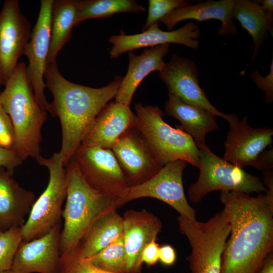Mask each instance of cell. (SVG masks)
I'll return each instance as SVG.
<instances>
[{"instance_id": "9", "label": "cell", "mask_w": 273, "mask_h": 273, "mask_svg": "<svg viewBox=\"0 0 273 273\" xmlns=\"http://www.w3.org/2000/svg\"><path fill=\"white\" fill-rule=\"evenodd\" d=\"M186 162L177 160L169 163L152 177L139 185L129 187L118 199V207L142 198H153L167 204L179 216L196 219V212L189 204L184 192L183 174Z\"/></svg>"}, {"instance_id": "14", "label": "cell", "mask_w": 273, "mask_h": 273, "mask_svg": "<svg viewBox=\"0 0 273 273\" xmlns=\"http://www.w3.org/2000/svg\"><path fill=\"white\" fill-rule=\"evenodd\" d=\"M111 150L129 187L147 180L163 167L135 125L125 131Z\"/></svg>"}, {"instance_id": "15", "label": "cell", "mask_w": 273, "mask_h": 273, "mask_svg": "<svg viewBox=\"0 0 273 273\" xmlns=\"http://www.w3.org/2000/svg\"><path fill=\"white\" fill-rule=\"evenodd\" d=\"M200 35L199 25L192 21L171 31H163L159 28L158 23H155L140 33L126 34L121 31L119 34L112 35L108 40L112 44L109 55L111 59H116L123 53L135 49L170 43L197 49Z\"/></svg>"}, {"instance_id": "26", "label": "cell", "mask_w": 273, "mask_h": 273, "mask_svg": "<svg viewBox=\"0 0 273 273\" xmlns=\"http://www.w3.org/2000/svg\"><path fill=\"white\" fill-rule=\"evenodd\" d=\"M79 1H54L51 15V39L47 64L56 61L59 53L71 37L75 26Z\"/></svg>"}, {"instance_id": "5", "label": "cell", "mask_w": 273, "mask_h": 273, "mask_svg": "<svg viewBox=\"0 0 273 273\" xmlns=\"http://www.w3.org/2000/svg\"><path fill=\"white\" fill-rule=\"evenodd\" d=\"M134 110L135 126L162 166L183 160L198 168L200 150L190 134L179 125L174 128L165 122L158 107L138 103Z\"/></svg>"}, {"instance_id": "12", "label": "cell", "mask_w": 273, "mask_h": 273, "mask_svg": "<svg viewBox=\"0 0 273 273\" xmlns=\"http://www.w3.org/2000/svg\"><path fill=\"white\" fill-rule=\"evenodd\" d=\"M31 24L17 0H6L0 12V77L5 85L24 55L31 34Z\"/></svg>"}, {"instance_id": "8", "label": "cell", "mask_w": 273, "mask_h": 273, "mask_svg": "<svg viewBox=\"0 0 273 273\" xmlns=\"http://www.w3.org/2000/svg\"><path fill=\"white\" fill-rule=\"evenodd\" d=\"M36 161L48 168L49 179L47 187L36 199L22 226L24 242L41 237L61 224L62 207L66 197V169L60 153H55L50 158L41 156Z\"/></svg>"}, {"instance_id": "18", "label": "cell", "mask_w": 273, "mask_h": 273, "mask_svg": "<svg viewBox=\"0 0 273 273\" xmlns=\"http://www.w3.org/2000/svg\"><path fill=\"white\" fill-rule=\"evenodd\" d=\"M123 217L126 273H141L142 251L161 231L159 219L145 209L128 210Z\"/></svg>"}, {"instance_id": "6", "label": "cell", "mask_w": 273, "mask_h": 273, "mask_svg": "<svg viewBox=\"0 0 273 273\" xmlns=\"http://www.w3.org/2000/svg\"><path fill=\"white\" fill-rule=\"evenodd\" d=\"M179 231L191 247L187 256L191 273H220L221 257L231 232V222L223 209L205 222L177 218Z\"/></svg>"}, {"instance_id": "29", "label": "cell", "mask_w": 273, "mask_h": 273, "mask_svg": "<svg viewBox=\"0 0 273 273\" xmlns=\"http://www.w3.org/2000/svg\"><path fill=\"white\" fill-rule=\"evenodd\" d=\"M22 242V227L0 231V273L11 269L16 253Z\"/></svg>"}, {"instance_id": "19", "label": "cell", "mask_w": 273, "mask_h": 273, "mask_svg": "<svg viewBox=\"0 0 273 273\" xmlns=\"http://www.w3.org/2000/svg\"><path fill=\"white\" fill-rule=\"evenodd\" d=\"M134 125L135 114L130 106L115 101L108 103L87 129L80 145L111 149Z\"/></svg>"}, {"instance_id": "40", "label": "cell", "mask_w": 273, "mask_h": 273, "mask_svg": "<svg viewBox=\"0 0 273 273\" xmlns=\"http://www.w3.org/2000/svg\"><path fill=\"white\" fill-rule=\"evenodd\" d=\"M257 2L264 11L273 14L272 0H261Z\"/></svg>"}, {"instance_id": "1", "label": "cell", "mask_w": 273, "mask_h": 273, "mask_svg": "<svg viewBox=\"0 0 273 273\" xmlns=\"http://www.w3.org/2000/svg\"><path fill=\"white\" fill-rule=\"evenodd\" d=\"M220 199L231 226L220 273H257L273 252V202L240 192H221Z\"/></svg>"}, {"instance_id": "7", "label": "cell", "mask_w": 273, "mask_h": 273, "mask_svg": "<svg viewBox=\"0 0 273 273\" xmlns=\"http://www.w3.org/2000/svg\"><path fill=\"white\" fill-rule=\"evenodd\" d=\"M199 149V175L188 190V198L191 202L199 203L208 194L215 191L240 192L248 194L267 192L262 179L219 157L206 145Z\"/></svg>"}, {"instance_id": "27", "label": "cell", "mask_w": 273, "mask_h": 273, "mask_svg": "<svg viewBox=\"0 0 273 273\" xmlns=\"http://www.w3.org/2000/svg\"><path fill=\"white\" fill-rule=\"evenodd\" d=\"M146 9L133 0L79 1L75 26L89 19L108 17L117 13H138Z\"/></svg>"}, {"instance_id": "20", "label": "cell", "mask_w": 273, "mask_h": 273, "mask_svg": "<svg viewBox=\"0 0 273 273\" xmlns=\"http://www.w3.org/2000/svg\"><path fill=\"white\" fill-rule=\"evenodd\" d=\"M36 201L34 193L21 187L0 167V231L22 227Z\"/></svg>"}, {"instance_id": "28", "label": "cell", "mask_w": 273, "mask_h": 273, "mask_svg": "<svg viewBox=\"0 0 273 273\" xmlns=\"http://www.w3.org/2000/svg\"><path fill=\"white\" fill-rule=\"evenodd\" d=\"M84 259L107 271L126 273V253L123 235L96 255Z\"/></svg>"}, {"instance_id": "4", "label": "cell", "mask_w": 273, "mask_h": 273, "mask_svg": "<svg viewBox=\"0 0 273 273\" xmlns=\"http://www.w3.org/2000/svg\"><path fill=\"white\" fill-rule=\"evenodd\" d=\"M0 103L13 125L15 151L23 161L29 157L36 161L41 157V130L47 113L36 101L24 62L18 63L5 84Z\"/></svg>"}, {"instance_id": "38", "label": "cell", "mask_w": 273, "mask_h": 273, "mask_svg": "<svg viewBox=\"0 0 273 273\" xmlns=\"http://www.w3.org/2000/svg\"><path fill=\"white\" fill-rule=\"evenodd\" d=\"M263 178V183L267 188L265 195L268 200L273 202V173L272 170H267L262 172Z\"/></svg>"}, {"instance_id": "37", "label": "cell", "mask_w": 273, "mask_h": 273, "mask_svg": "<svg viewBox=\"0 0 273 273\" xmlns=\"http://www.w3.org/2000/svg\"><path fill=\"white\" fill-rule=\"evenodd\" d=\"M176 259V254L174 249L170 245H164L159 248V260L163 265H173Z\"/></svg>"}, {"instance_id": "42", "label": "cell", "mask_w": 273, "mask_h": 273, "mask_svg": "<svg viewBox=\"0 0 273 273\" xmlns=\"http://www.w3.org/2000/svg\"><path fill=\"white\" fill-rule=\"evenodd\" d=\"M2 85V81H1V77H0V86Z\"/></svg>"}, {"instance_id": "16", "label": "cell", "mask_w": 273, "mask_h": 273, "mask_svg": "<svg viewBox=\"0 0 273 273\" xmlns=\"http://www.w3.org/2000/svg\"><path fill=\"white\" fill-rule=\"evenodd\" d=\"M230 125L223 158L241 168L253 166L260 154L272 144L273 129L251 127L246 116Z\"/></svg>"}, {"instance_id": "24", "label": "cell", "mask_w": 273, "mask_h": 273, "mask_svg": "<svg viewBox=\"0 0 273 273\" xmlns=\"http://www.w3.org/2000/svg\"><path fill=\"white\" fill-rule=\"evenodd\" d=\"M123 235V217L116 209L100 217L92 225L74 253L81 259L96 255Z\"/></svg>"}, {"instance_id": "21", "label": "cell", "mask_w": 273, "mask_h": 273, "mask_svg": "<svg viewBox=\"0 0 273 273\" xmlns=\"http://www.w3.org/2000/svg\"><path fill=\"white\" fill-rule=\"evenodd\" d=\"M235 0H209L196 5L175 9L159 21L171 31L179 22L187 20L202 22L216 19L221 23L218 34H237V29L233 21V9Z\"/></svg>"}, {"instance_id": "17", "label": "cell", "mask_w": 273, "mask_h": 273, "mask_svg": "<svg viewBox=\"0 0 273 273\" xmlns=\"http://www.w3.org/2000/svg\"><path fill=\"white\" fill-rule=\"evenodd\" d=\"M61 224L38 238L20 244L10 270L13 273H58Z\"/></svg>"}, {"instance_id": "34", "label": "cell", "mask_w": 273, "mask_h": 273, "mask_svg": "<svg viewBox=\"0 0 273 273\" xmlns=\"http://www.w3.org/2000/svg\"><path fill=\"white\" fill-rule=\"evenodd\" d=\"M23 161L15 150L0 147V167L5 168L11 175Z\"/></svg>"}, {"instance_id": "13", "label": "cell", "mask_w": 273, "mask_h": 273, "mask_svg": "<svg viewBox=\"0 0 273 273\" xmlns=\"http://www.w3.org/2000/svg\"><path fill=\"white\" fill-rule=\"evenodd\" d=\"M159 72V77L168 93L185 102L201 107L214 116L223 118L229 124L238 119L235 114L223 113L210 103L200 85L197 66L191 60L173 55Z\"/></svg>"}, {"instance_id": "25", "label": "cell", "mask_w": 273, "mask_h": 273, "mask_svg": "<svg viewBox=\"0 0 273 273\" xmlns=\"http://www.w3.org/2000/svg\"><path fill=\"white\" fill-rule=\"evenodd\" d=\"M233 16L253 39L254 46L252 61L254 62L267 32L272 31L273 14L264 11L257 1L235 0Z\"/></svg>"}, {"instance_id": "32", "label": "cell", "mask_w": 273, "mask_h": 273, "mask_svg": "<svg viewBox=\"0 0 273 273\" xmlns=\"http://www.w3.org/2000/svg\"><path fill=\"white\" fill-rule=\"evenodd\" d=\"M15 137L11 118L0 103V147L15 150Z\"/></svg>"}, {"instance_id": "11", "label": "cell", "mask_w": 273, "mask_h": 273, "mask_svg": "<svg viewBox=\"0 0 273 273\" xmlns=\"http://www.w3.org/2000/svg\"><path fill=\"white\" fill-rule=\"evenodd\" d=\"M53 1H41L38 18L24 53L29 61L26 67L27 76L36 101L42 109L50 112L53 116L51 104L48 102L44 94L46 87L44 77L50 45Z\"/></svg>"}, {"instance_id": "31", "label": "cell", "mask_w": 273, "mask_h": 273, "mask_svg": "<svg viewBox=\"0 0 273 273\" xmlns=\"http://www.w3.org/2000/svg\"><path fill=\"white\" fill-rule=\"evenodd\" d=\"M58 273H113L101 269L85 259L79 258L74 252L61 255Z\"/></svg>"}, {"instance_id": "23", "label": "cell", "mask_w": 273, "mask_h": 273, "mask_svg": "<svg viewBox=\"0 0 273 273\" xmlns=\"http://www.w3.org/2000/svg\"><path fill=\"white\" fill-rule=\"evenodd\" d=\"M165 111L169 116L180 122V127L192 137L199 148L206 145L207 134L218 128L212 113L185 102L171 93H168Z\"/></svg>"}, {"instance_id": "2", "label": "cell", "mask_w": 273, "mask_h": 273, "mask_svg": "<svg viewBox=\"0 0 273 273\" xmlns=\"http://www.w3.org/2000/svg\"><path fill=\"white\" fill-rule=\"evenodd\" d=\"M46 85L53 96L54 117L59 118L62 143L59 153L66 167L80 146L97 116L114 98L123 77L116 76L106 86L95 88L70 82L60 73L56 61L47 64Z\"/></svg>"}, {"instance_id": "22", "label": "cell", "mask_w": 273, "mask_h": 273, "mask_svg": "<svg viewBox=\"0 0 273 273\" xmlns=\"http://www.w3.org/2000/svg\"><path fill=\"white\" fill-rule=\"evenodd\" d=\"M169 48V44H165L147 48L140 55L128 52V70L114 101L130 106L134 93L142 80L151 72L162 70L165 63L163 58Z\"/></svg>"}, {"instance_id": "35", "label": "cell", "mask_w": 273, "mask_h": 273, "mask_svg": "<svg viewBox=\"0 0 273 273\" xmlns=\"http://www.w3.org/2000/svg\"><path fill=\"white\" fill-rule=\"evenodd\" d=\"M159 245L156 240L149 243L143 249L141 260L148 266L154 265L159 261Z\"/></svg>"}, {"instance_id": "10", "label": "cell", "mask_w": 273, "mask_h": 273, "mask_svg": "<svg viewBox=\"0 0 273 273\" xmlns=\"http://www.w3.org/2000/svg\"><path fill=\"white\" fill-rule=\"evenodd\" d=\"M72 159L85 181L96 190L118 199L129 187L111 149L80 145Z\"/></svg>"}, {"instance_id": "30", "label": "cell", "mask_w": 273, "mask_h": 273, "mask_svg": "<svg viewBox=\"0 0 273 273\" xmlns=\"http://www.w3.org/2000/svg\"><path fill=\"white\" fill-rule=\"evenodd\" d=\"M148 14L143 31L155 23L173 10L188 5L185 0H149Z\"/></svg>"}, {"instance_id": "3", "label": "cell", "mask_w": 273, "mask_h": 273, "mask_svg": "<svg viewBox=\"0 0 273 273\" xmlns=\"http://www.w3.org/2000/svg\"><path fill=\"white\" fill-rule=\"evenodd\" d=\"M66 201L62 211L60 256L75 251L94 223L102 215L118 208V198L92 188L72 159L65 167Z\"/></svg>"}, {"instance_id": "39", "label": "cell", "mask_w": 273, "mask_h": 273, "mask_svg": "<svg viewBox=\"0 0 273 273\" xmlns=\"http://www.w3.org/2000/svg\"><path fill=\"white\" fill-rule=\"evenodd\" d=\"M257 273H273V252L266 257Z\"/></svg>"}, {"instance_id": "33", "label": "cell", "mask_w": 273, "mask_h": 273, "mask_svg": "<svg viewBox=\"0 0 273 273\" xmlns=\"http://www.w3.org/2000/svg\"><path fill=\"white\" fill-rule=\"evenodd\" d=\"M250 77L257 87L264 92L265 103L271 104L273 101V59L270 65L269 72L266 76H261L256 70L250 74Z\"/></svg>"}, {"instance_id": "41", "label": "cell", "mask_w": 273, "mask_h": 273, "mask_svg": "<svg viewBox=\"0 0 273 273\" xmlns=\"http://www.w3.org/2000/svg\"><path fill=\"white\" fill-rule=\"evenodd\" d=\"M1 273H13V272L11 270H7V271L2 272Z\"/></svg>"}, {"instance_id": "36", "label": "cell", "mask_w": 273, "mask_h": 273, "mask_svg": "<svg viewBox=\"0 0 273 273\" xmlns=\"http://www.w3.org/2000/svg\"><path fill=\"white\" fill-rule=\"evenodd\" d=\"M262 172L270 170L273 168V149L264 150L259 156L253 166Z\"/></svg>"}]
</instances>
